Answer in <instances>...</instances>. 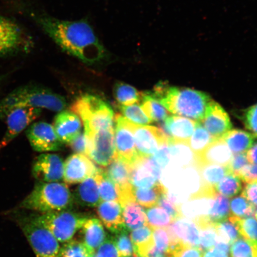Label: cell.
<instances>
[{
    "mask_svg": "<svg viewBox=\"0 0 257 257\" xmlns=\"http://www.w3.org/2000/svg\"><path fill=\"white\" fill-rule=\"evenodd\" d=\"M31 18L64 52L93 65L108 60L110 53L86 19L69 21L44 13L32 12Z\"/></svg>",
    "mask_w": 257,
    "mask_h": 257,
    "instance_id": "1",
    "label": "cell"
},
{
    "mask_svg": "<svg viewBox=\"0 0 257 257\" xmlns=\"http://www.w3.org/2000/svg\"><path fill=\"white\" fill-rule=\"evenodd\" d=\"M152 93L171 113L198 122L204 118L212 100L206 93L191 88L171 87L166 82H159Z\"/></svg>",
    "mask_w": 257,
    "mask_h": 257,
    "instance_id": "2",
    "label": "cell"
},
{
    "mask_svg": "<svg viewBox=\"0 0 257 257\" xmlns=\"http://www.w3.org/2000/svg\"><path fill=\"white\" fill-rule=\"evenodd\" d=\"M66 107L65 99L49 89L36 85L21 86L0 99V120H5L16 108H46L59 112Z\"/></svg>",
    "mask_w": 257,
    "mask_h": 257,
    "instance_id": "3",
    "label": "cell"
},
{
    "mask_svg": "<svg viewBox=\"0 0 257 257\" xmlns=\"http://www.w3.org/2000/svg\"><path fill=\"white\" fill-rule=\"evenodd\" d=\"M68 186L62 182H38L33 190L19 205V208L45 213L72 210L75 205Z\"/></svg>",
    "mask_w": 257,
    "mask_h": 257,
    "instance_id": "4",
    "label": "cell"
},
{
    "mask_svg": "<svg viewBox=\"0 0 257 257\" xmlns=\"http://www.w3.org/2000/svg\"><path fill=\"white\" fill-rule=\"evenodd\" d=\"M71 110L81 118L87 136L99 130L114 128L113 111L98 96H80L72 105Z\"/></svg>",
    "mask_w": 257,
    "mask_h": 257,
    "instance_id": "5",
    "label": "cell"
},
{
    "mask_svg": "<svg viewBox=\"0 0 257 257\" xmlns=\"http://www.w3.org/2000/svg\"><path fill=\"white\" fill-rule=\"evenodd\" d=\"M31 216L38 223L49 230L59 242L63 243L72 240L90 218L87 214L72 210L51 211Z\"/></svg>",
    "mask_w": 257,
    "mask_h": 257,
    "instance_id": "6",
    "label": "cell"
},
{
    "mask_svg": "<svg viewBox=\"0 0 257 257\" xmlns=\"http://www.w3.org/2000/svg\"><path fill=\"white\" fill-rule=\"evenodd\" d=\"M15 219L37 257H60L59 241L31 215L19 213Z\"/></svg>",
    "mask_w": 257,
    "mask_h": 257,
    "instance_id": "7",
    "label": "cell"
},
{
    "mask_svg": "<svg viewBox=\"0 0 257 257\" xmlns=\"http://www.w3.org/2000/svg\"><path fill=\"white\" fill-rule=\"evenodd\" d=\"M29 35L15 22L0 15V56L13 55L30 50Z\"/></svg>",
    "mask_w": 257,
    "mask_h": 257,
    "instance_id": "8",
    "label": "cell"
},
{
    "mask_svg": "<svg viewBox=\"0 0 257 257\" xmlns=\"http://www.w3.org/2000/svg\"><path fill=\"white\" fill-rule=\"evenodd\" d=\"M87 137L89 158L102 167L110 165L116 157L114 128L99 130Z\"/></svg>",
    "mask_w": 257,
    "mask_h": 257,
    "instance_id": "9",
    "label": "cell"
},
{
    "mask_svg": "<svg viewBox=\"0 0 257 257\" xmlns=\"http://www.w3.org/2000/svg\"><path fill=\"white\" fill-rule=\"evenodd\" d=\"M137 153L142 158H150L161 147L169 142V138L160 128L141 126L131 123Z\"/></svg>",
    "mask_w": 257,
    "mask_h": 257,
    "instance_id": "10",
    "label": "cell"
},
{
    "mask_svg": "<svg viewBox=\"0 0 257 257\" xmlns=\"http://www.w3.org/2000/svg\"><path fill=\"white\" fill-rule=\"evenodd\" d=\"M115 146L116 157L131 166L136 163L139 156L137 152L131 121L120 114L115 118Z\"/></svg>",
    "mask_w": 257,
    "mask_h": 257,
    "instance_id": "11",
    "label": "cell"
},
{
    "mask_svg": "<svg viewBox=\"0 0 257 257\" xmlns=\"http://www.w3.org/2000/svg\"><path fill=\"white\" fill-rule=\"evenodd\" d=\"M41 114V109L36 108H16L10 111L5 119L7 130L0 141V152L30 126Z\"/></svg>",
    "mask_w": 257,
    "mask_h": 257,
    "instance_id": "12",
    "label": "cell"
},
{
    "mask_svg": "<svg viewBox=\"0 0 257 257\" xmlns=\"http://www.w3.org/2000/svg\"><path fill=\"white\" fill-rule=\"evenodd\" d=\"M31 146L40 153L57 152L62 150L63 143L57 137L52 125L46 122L32 123L26 132Z\"/></svg>",
    "mask_w": 257,
    "mask_h": 257,
    "instance_id": "13",
    "label": "cell"
},
{
    "mask_svg": "<svg viewBox=\"0 0 257 257\" xmlns=\"http://www.w3.org/2000/svg\"><path fill=\"white\" fill-rule=\"evenodd\" d=\"M32 173L38 182H60L64 179V163L54 154H43L34 161Z\"/></svg>",
    "mask_w": 257,
    "mask_h": 257,
    "instance_id": "14",
    "label": "cell"
},
{
    "mask_svg": "<svg viewBox=\"0 0 257 257\" xmlns=\"http://www.w3.org/2000/svg\"><path fill=\"white\" fill-rule=\"evenodd\" d=\"M162 171L152 157H140L131 166V184L136 188L153 187L160 182Z\"/></svg>",
    "mask_w": 257,
    "mask_h": 257,
    "instance_id": "15",
    "label": "cell"
},
{
    "mask_svg": "<svg viewBox=\"0 0 257 257\" xmlns=\"http://www.w3.org/2000/svg\"><path fill=\"white\" fill-rule=\"evenodd\" d=\"M101 169L82 154L70 156L64 163V181L67 184H76L90 177L95 176Z\"/></svg>",
    "mask_w": 257,
    "mask_h": 257,
    "instance_id": "16",
    "label": "cell"
},
{
    "mask_svg": "<svg viewBox=\"0 0 257 257\" xmlns=\"http://www.w3.org/2000/svg\"><path fill=\"white\" fill-rule=\"evenodd\" d=\"M200 123L215 139H219L231 130L232 124L226 111L212 99Z\"/></svg>",
    "mask_w": 257,
    "mask_h": 257,
    "instance_id": "17",
    "label": "cell"
},
{
    "mask_svg": "<svg viewBox=\"0 0 257 257\" xmlns=\"http://www.w3.org/2000/svg\"><path fill=\"white\" fill-rule=\"evenodd\" d=\"M165 229L169 234L170 247L183 243L199 248L200 230L194 220L183 217L173 221Z\"/></svg>",
    "mask_w": 257,
    "mask_h": 257,
    "instance_id": "18",
    "label": "cell"
},
{
    "mask_svg": "<svg viewBox=\"0 0 257 257\" xmlns=\"http://www.w3.org/2000/svg\"><path fill=\"white\" fill-rule=\"evenodd\" d=\"M198 121L182 116H168L161 123V128L170 141L188 143Z\"/></svg>",
    "mask_w": 257,
    "mask_h": 257,
    "instance_id": "19",
    "label": "cell"
},
{
    "mask_svg": "<svg viewBox=\"0 0 257 257\" xmlns=\"http://www.w3.org/2000/svg\"><path fill=\"white\" fill-rule=\"evenodd\" d=\"M53 127L61 142L69 144L81 133L82 123L75 112L64 111L56 117Z\"/></svg>",
    "mask_w": 257,
    "mask_h": 257,
    "instance_id": "20",
    "label": "cell"
},
{
    "mask_svg": "<svg viewBox=\"0 0 257 257\" xmlns=\"http://www.w3.org/2000/svg\"><path fill=\"white\" fill-rule=\"evenodd\" d=\"M96 213L102 224L112 233H116L125 227L123 220V208L119 202H101Z\"/></svg>",
    "mask_w": 257,
    "mask_h": 257,
    "instance_id": "21",
    "label": "cell"
},
{
    "mask_svg": "<svg viewBox=\"0 0 257 257\" xmlns=\"http://www.w3.org/2000/svg\"><path fill=\"white\" fill-rule=\"evenodd\" d=\"M233 153L221 138L213 141L203 152L197 157L198 164H214L223 166L229 165Z\"/></svg>",
    "mask_w": 257,
    "mask_h": 257,
    "instance_id": "22",
    "label": "cell"
},
{
    "mask_svg": "<svg viewBox=\"0 0 257 257\" xmlns=\"http://www.w3.org/2000/svg\"><path fill=\"white\" fill-rule=\"evenodd\" d=\"M75 203L83 207L94 208L101 203L97 182L94 176L81 182L73 194Z\"/></svg>",
    "mask_w": 257,
    "mask_h": 257,
    "instance_id": "23",
    "label": "cell"
},
{
    "mask_svg": "<svg viewBox=\"0 0 257 257\" xmlns=\"http://www.w3.org/2000/svg\"><path fill=\"white\" fill-rule=\"evenodd\" d=\"M80 230L82 242L93 253L100 246L107 237L103 224L96 218L90 217Z\"/></svg>",
    "mask_w": 257,
    "mask_h": 257,
    "instance_id": "24",
    "label": "cell"
},
{
    "mask_svg": "<svg viewBox=\"0 0 257 257\" xmlns=\"http://www.w3.org/2000/svg\"><path fill=\"white\" fill-rule=\"evenodd\" d=\"M104 170L105 174L117 186L118 191L133 186L131 184V166L123 160L115 157Z\"/></svg>",
    "mask_w": 257,
    "mask_h": 257,
    "instance_id": "25",
    "label": "cell"
},
{
    "mask_svg": "<svg viewBox=\"0 0 257 257\" xmlns=\"http://www.w3.org/2000/svg\"><path fill=\"white\" fill-rule=\"evenodd\" d=\"M168 146L170 155L169 165L182 168L197 165V156L188 143L169 140Z\"/></svg>",
    "mask_w": 257,
    "mask_h": 257,
    "instance_id": "26",
    "label": "cell"
},
{
    "mask_svg": "<svg viewBox=\"0 0 257 257\" xmlns=\"http://www.w3.org/2000/svg\"><path fill=\"white\" fill-rule=\"evenodd\" d=\"M255 137L247 132L233 130L228 131L221 138L234 154L244 153L250 149L254 144Z\"/></svg>",
    "mask_w": 257,
    "mask_h": 257,
    "instance_id": "27",
    "label": "cell"
},
{
    "mask_svg": "<svg viewBox=\"0 0 257 257\" xmlns=\"http://www.w3.org/2000/svg\"><path fill=\"white\" fill-rule=\"evenodd\" d=\"M153 231L149 224L131 231L130 237L134 245L135 254L146 257L154 246Z\"/></svg>",
    "mask_w": 257,
    "mask_h": 257,
    "instance_id": "28",
    "label": "cell"
},
{
    "mask_svg": "<svg viewBox=\"0 0 257 257\" xmlns=\"http://www.w3.org/2000/svg\"><path fill=\"white\" fill-rule=\"evenodd\" d=\"M122 208L123 223L128 231L138 229L148 224L146 212L137 202H128Z\"/></svg>",
    "mask_w": 257,
    "mask_h": 257,
    "instance_id": "29",
    "label": "cell"
},
{
    "mask_svg": "<svg viewBox=\"0 0 257 257\" xmlns=\"http://www.w3.org/2000/svg\"><path fill=\"white\" fill-rule=\"evenodd\" d=\"M200 230L199 248L202 251L214 247L217 240V233L215 224L204 216H199L194 220Z\"/></svg>",
    "mask_w": 257,
    "mask_h": 257,
    "instance_id": "30",
    "label": "cell"
},
{
    "mask_svg": "<svg viewBox=\"0 0 257 257\" xmlns=\"http://www.w3.org/2000/svg\"><path fill=\"white\" fill-rule=\"evenodd\" d=\"M167 191L162 183L150 188H133L134 200L147 208L157 206L161 196Z\"/></svg>",
    "mask_w": 257,
    "mask_h": 257,
    "instance_id": "31",
    "label": "cell"
},
{
    "mask_svg": "<svg viewBox=\"0 0 257 257\" xmlns=\"http://www.w3.org/2000/svg\"><path fill=\"white\" fill-rule=\"evenodd\" d=\"M141 107L152 121L162 122L168 117V112L152 92H142Z\"/></svg>",
    "mask_w": 257,
    "mask_h": 257,
    "instance_id": "32",
    "label": "cell"
},
{
    "mask_svg": "<svg viewBox=\"0 0 257 257\" xmlns=\"http://www.w3.org/2000/svg\"><path fill=\"white\" fill-rule=\"evenodd\" d=\"M210 208L205 215L208 219L214 223L227 219L230 216V201L229 198L217 194L213 198Z\"/></svg>",
    "mask_w": 257,
    "mask_h": 257,
    "instance_id": "33",
    "label": "cell"
},
{
    "mask_svg": "<svg viewBox=\"0 0 257 257\" xmlns=\"http://www.w3.org/2000/svg\"><path fill=\"white\" fill-rule=\"evenodd\" d=\"M94 177L97 182L101 201L119 202V192L117 186L105 174L104 170L101 169Z\"/></svg>",
    "mask_w": 257,
    "mask_h": 257,
    "instance_id": "34",
    "label": "cell"
},
{
    "mask_svg": "<svg viewBox=\"0 0 257 257\" xmlns=\"http://www.w3.org/2000/svg\"><path fill=\"white\" fill-rule=\"evenodd\" d=\"M216 140L217 139L212 137L200 122L198 121L194 133L188 144L193 153L197 157Z\"/></svg>",
    "mask_w": 257,
    "mask_h": 257,
    "instance_id": "35",
    "label": "cell"
},
{
    "mask_svg": "<svg viewBox=\"0 0 257 257\" xmlns=\"http://www.w3.org/2000/svg\"><path fill=\"white\" fill-rule=\"evenodd\" d=\"M229 219L236 225L240 236L257 248V220L255 218L229 216Z\"/></svg>",
    "mask_w": 257,
    "mask_h": 257,
    "instance_id": "36",
    "label": "cell"
},
{
    "mask_svg": "<svg viewBox=\"0 0 257 257\" xmlns=\"http://www.w3.org/2000/svg\"><path fill=\"white\" fill-rule=\"evenodd\" d=\"M114 96L120 105H130L141 100L140 93L131 85L123 82H117L114 88Z\"/></svg>",
    "mask_w": 257,
    "mask_h": 257,
    "instance_id": "37",
    "label": "cell"
},
{
    "mask_svg": "<svg viewBox=\"0 0 257 257\" xmlns=\"http://www.w3.org/2000/svg\"><path fill=\"white\" fill-rule=\"evenodd\" d=\"M218 194L229 198L235 197L242 191V181L236 175L228 174L216 186Z\"/></svg>",
    "mask_w": 257,
    "mask_h": 257,
    "instance_id": "38",
    "label": "cell"
},
{
    "mask_svg": "<svg viewBox=\"0 0 257 257\" xmlns=\"http://www.w3.org/2000/svg\"><path fill=\"white\" fill-rule=\"evenodd\" d=\"M147 223L153 229L168 227L174 220L163 208L159 206L149 208L146 211Z\"/></svg>",
    "mask_w": 257,
    "mask_h": 257,
    "instance_id": "39",
    "label": "cell"
},
{
    "mask_svg": "<svg viewBox=\"0 0 257 257\" xmlns=\"http://www.w3.org/2000/svg\"><path fill=\"white\" fill-rule=\"evenodd\" d=\"M217 233V240L231 245L240 236L236 225L233 221L227 219L215 224Z\"/></svg>",
    "mask_w": 257,
    "mask_h": 257,
    "instance_id": "40",
    "label": "cell"
},
{
    "mask_svg": "<svg viewBox=\"0 0 257 257\" xmlns=\"http://www.w3.org/2000/svg\"><path fill=\"white\" fill-rule=\"evenodd\" d=\"M255 207L243 197L237 196L230 202V216L237 218L252 217L254 214Z\"/></svg>",
    "mask_w": 257,
    "mask_h": 257,
    "instance_id": "41",
    "label": "cell"
},
{
    "mask_svg": "<svg viewBox=\"0 0 257 257\" xmlns=\"http://www.w3.org/2000/svg\"><path fill=\"white\" fill-rule=\"evenodd\" d=\"M94 253L81 240L72 239L63 244L60 257H92Z\"/></svg>",
    "mask_w": 257,
    "mask_h": 257,
    "instance_id": "42",
    "label": "cell"
},
{
    "mask_svg": "<svg viewBox=\"0 0 257 257\" xmlns=\"http://www.w3.org/2000/svg\"><path fill=\"white\" fill-rule=\"evenodd\" d=\"M118 108L125 117L124 118L131 123L144 126L152 122V120L145 113L142 107L140 104L119 105Z\"/></svg>",
    "mask_w": 257,
    "mask_h": 257,
    "instance_id": "43",
    "label": "cell"
},
{
    "mask_svg": "<svg viewBox=\"0 0 257 257\" xmlns=\"http://www.w3.org/2000/svg\"><path fill=\"white\" fill-rule=\"evenodd\" d=\"M126 227L114 233L115 245L119 252L120 257H128L135 254L134 247L132 242L130 234Z\"/></svg>",
    "mask_w": 257,
    "mask_h": 257,
    "instance_id": "44",
    "label": "cell"
},
{
    "mask_svg": "<svg viewBox=\"0 0 257 257\" xmlns=\"http://www.w3.org/2000/svg\"><path fill=\"white\" fill-rule=\"evenodd\" d=\"M229 253L230 257H256L257 248L240 236L231 244Z\"/></svg>",
    "mask_w": 257,
    "mask_h": 257,
    "instance_id": "45",
    "label": "cell"
},
{
    "mask_svg": "<svg viewBox=\"0 0 257 257\" xmlns=\"http://www.w3.org/2000/svg\"><path fill=\"white\" fill-rule=\"evenodd\" d=\"M169 253L172 257H202L203 251L198 247L178 243L170 247Z\"/></svg>",
    "mask_w": 257,
    "mask_h": 257,
    "instance_id": "46",
    "label": "cell"
},
{
    "mask_svg": "<svg viewBox=\"0 0 257 257\" xmlns=\"http://www.w3.org/2000/svg\"><path fill=\"white\" fill-rule=\"evenodd\" d=\"M157 206L163 208L174 221L184 217L180 205L169 197L167 191L161 196Z\"/></svg>",
    "mask_w": 257,
    "mask_h": 257,
    "instance_id": "47",
    "label": "cell"
},
{
    "mask_svg": "<svg viewBox=\"0 0 257 257\" xmlns=\"http://www.w3.org/2000/svg\"><path fill=\"white\" fill-rule=\"evenodd\" d=\"M154 248L162 253H169L170 241L168 232L164 228L154 229Z\"/></svg>",
    "mask_w": 257,
    "mask_h": 257,
    "instance_id": "48",
    "label": "cell"
},
{
    "mask_svg": "<svg viewBox=\"0 0 257 257\" xmlns=\"http://www.w3.org/2000/svg\"><path fill=\"white\" fill-rule=\"evenodd\" d=\"M92 257H120L114 237L107 236L104 242L95 250Z\"/></svg>",
    "mask_w": 257,
    "mask_h": 257,
    "instance_id": "49",
    "label": "cell"
},
{
    "mask_svg": "<svg viewBox=\"0 0 257 257\" xmlns=\"http://www.w3.org/2000/svg\"><path fill=\"white\" fill-rule=\"evenodd\" d=\"M248 165H249V162L246 154L241 153L234 154L229 165L226 167L229 170V174L238 177L240 172Z\"/></svg>",
    "mask_w": 257,
    "mask_h": 257,
    "instance_id": "50",
    "label": "cell"
},
{
    "mask_svg": "<svg viewBox=\"0 0 257 257\" xmlns=\"http://www.w3.org/2000/svg\"><path fill=\"white\" fill-rule=\"evenodd\" d=\"M243 120L247 130L257 138V104L247 109L244 113Z\"/></svg>",
    "mask_w": 257,
    "mask_h": 257,
    "instance_id": "51",
    "label": "cell"
},
{
    "mask_svg": "<svg viewBox=\"0 0 257 257\" xmlns=\"http://www.w3.org/2000/svg\"><path fill=\"white\" fill-rule=\"evenodd\" d=\"M169 143V142H168ZM154 162L162 170L168 166L170 162V155L168 143L163 145L152 157Z\"/></svg>",
    "mask_w": 257,
    "mask_h": 257,
    "instance_id": "52",
    "label": "cell"
},
{
    "mask_svg": "<svg viewBox=\"0 0 257 257\" xmlns=\"http://www.w3.org/2000/svg\"><path fill=\"white\" fill-rule=\"evenodd\" d=\"M69 145L74 152L87 156L89 140L85 132L80 133L79 136Z\"/></svg>",
    "mask_w": 257,
    "mask_h": 257,
    "instance_id": "53",
    "label": "cell"
},
{
    "mask_svg": "<svg viewBox=\"0 0 257 257\" xmlns=\"http://www.w3.org/2000/svg\"><path fill=\"white\" fill-rule=\"evenodd\" d=\"M239 178L245 184L257 182V165H248L238 175Z\"/></svg>",
    "mask_w": 257,
    "mask_h": 257,
    "instance_id": "54",
    "label": "cell"
},
{
    "mask_svg": "<svg viewBox=\"0 0 257 257\" xmlns=\"http://www.w3.org/2000/svg\"><path fill=\"white\" fill-rule=\"evenodd\" d=\"M241 195H242L255 208L257 207V182L246 184Z\"/></svg>",
    "mask_w": 257,
    "mask_h": 257,
    "instance_id": "55",
    "label": "cell"
},
{
    "mask_svg": "<svg viewBox=\"0 0 257 257\" xmlns=\"http://www.w3.org/2000/svg\"><path fill=\"white\" fill-rule=\"evenodd\" d=\"M202 257H229V253L217 248H212L205 250Z\"/></svg>",
    "mask_w": 257,
    "mask_h": 257,
    "instance_id": "56",
    "label": "cell"
},
{
    "mask_svg": "<svg viewBox=\"0 0 257 257\" xmlns=\"http://www.w3.org/2000/svg\"><path fill=\"white\" fill-rule=\"evenodd\" d=\"M246 155L249 163L257 165V143L253 144Z\"/></svg>",
    "mask_w": 257,
    "mask_h": 257,
    "instance_id": "57",
    "label": "cell"
},
{
    "mask_svg": "<svg viewBox=\"0 0 257 257\" xmlns=\"http://www.w3.org/2000/svg\"><path fill=\"white\" fill-rule=\"evenodd\" d=\"M6 78V75H0V85H2V82L3 81H4Z\"/></svg>",
    "mask_w": 257,
    "mask_h": 257,
    "instance_id": "58",
    "label": "cell"
},
{
    "mask_svg": "<svg viewBox=\"0 0 257 257\" xmlns=\"http://www.w3.org/2000/svg\"><path fill=\"white\" fill-rule=\"evenodd\" d=\"M157 257H172V256L171 255H170V253H164V254L159 255Z\"/></svg>",
    "mask_w": 257,
    "mask_h": 257,
    "instance_id": "59",
    "label": "cell"
},
{
    "mask_svg": "<svg viewBox=\"0 0 257 257\" xmlns=\"http://www.w3.org/2000/svg\"><path fill=\"white\" fill-rule=\"evenodd\" d=\"M253 216H254L255 219L257 220V207L255 208L254 214H253Z\"/></svg>",
    "mask_w": 257,
    "mask_h": 257,
    "instance_id": "60",
    "label": "cell"
},
{
    "mask_svg": "<svg viewBox=\"0 0 257 257\" xmlns=\"http://www.w3.org/2000/svg\"><path fill=\"white\" fill-rule=\"evenodd\" d=\"M128 257H140L139 256H138L136 254H134L133 255H132L131 256H128Z\"/></svg>",
    "mask_w": 257,
    "mask_h": 257,
    "instance_id": "61",
    "label": "cell"
},
{
    "mask_svg": "<svg viewBox=\"0 0 257 257\" xmlns=\"http://www.w3.org/2000/svg\"><path fill=\"white\" fill-rule=\"evenodd\" d=\"M257 257V256H256Z\"/></svg>",
    "mask_w": 257,
    "mask_h": 257,
    "instance_id": "62",
    "label": "cell"
}]
</instances>
